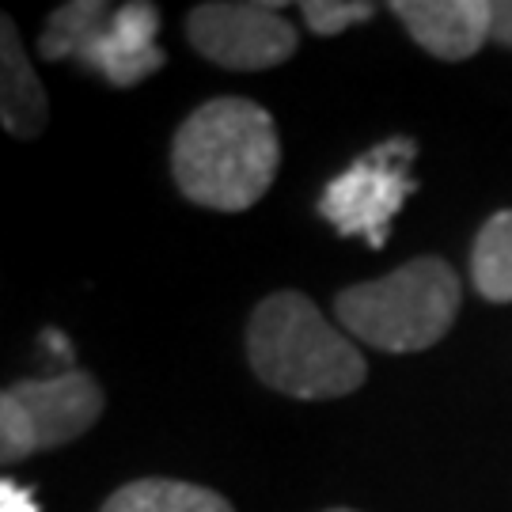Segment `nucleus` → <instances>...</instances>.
<instances>
[{
	"label": "nucleus",
	"instance_id": "1",
	"mask_svg": "<svg viewBox=\"0 0 512 512\" xmlns=\"http://www.w3.org/2000/svg\"><path fill=\"white\" fill-rule=\"evenodd\" d=\"M281 141L270 110L255 99L220 95L209 99L186 118L175 145H171V171L175 183L194 205L243 213L277 179Z\"/></svg>",
	"mask_w": 512,
	"mask_h": 512
},
{
	"label": "nucleus",
	"instance_id": "2",
	"mask_svg": "<svg viewBox=\"0 0 512 512\" xmlns=\"http://www.w3.org/2000/svg\"><path fill=\"white\" fill-rule=\"evenodd\" d=\"M247 361L266 387L289 399H342L365 384L368 365L304 293L266 296L247 327Z\"/></svg>",
	"mask_w": 512,
	"mask_h": 512
},
{
	"label": "nucleus",
	"instance_id": "3",
	"mask_svg": "<svg viewBox=\"0 0 512 512\" xmlns=\"http://www.w3.org/2000/svg\"><path fill=\"white\" fill-rule=\"evenodd\" d=\"M463 300L456 270L444 258L421 255L376 281L349 285L334 296L342 327L365 346L387 353H421L452 330Z\"/></svg>",
	"mask_w": 512,
	"mask_h": 512
},
{
	"label": "nucleus",
	"instance_id": "4",
	"mask_svg": "<svg viewBox=\"0 0 512 512\" xmlns=\"http://www.w3.org/2000/svg\"><path fill=\"white\" fill-rule=\"evenodd\" d=\"M160 12L148 0H133L110 12L103 0H73L50 12L42 27V57H76L84 69L103 76L114 88H133L164 65L156 46Z\"/></svg>",
	"mask_w": 512,
	"mask_h": 512
},
{
	"label": "nucleus",
	"instance_id": "5",
	"mask_svg": "<svg viewBox=\"0 0 512 512\" xmlns=\"http://www.w3.org/2000/svg\"><path fill=\"white\" fill-rule=\"evenodd\" d=\"M103 414V387L92 372H61L50 380H19L0 395V463L50 452L88 433Z\"/></svg>",
	"mask_w": 512,
	"mask_h": 512
},
{
	"label": "nucleus",
	"instance_id": "6",
	"mask_svg": "<svg viewBox=\"0 0 512 512\" xmlns=\"http://www.w3.org/2000/svg\"><path fill=\"white\" fill-rule=\"evenodd\" d=\"M414 152H418L414 141L395 137L365 152L338 179H330L319 198V213L338 228V236H361L368 247H384L391 220L414 194L410 179Z\"/></svg>",
	"mask_w": 512,
	"mask_h": 512
},
{
	"label": "nucleus",
	"instance_id": "7",
	"mask_svg": "<svg viewBox=\"0 0 512 512\" xmlns=\"http://www.w3.org/2000/svg\"><path fill=\"white\" fill-rule=\"evenodd\" d=\"M285 4L266 0H217L198 4L186 19L190 46L220 69L255 73L285 65L296 54V27L281 16Z\"/></svg>",
	"mask_w": 512,
	"mask_h": 512
},
{
	"label": "nucleus",
	"instance_id": "8",
	"mask_svg": "<svg viewBox=\"0 0 512 512\" xmlns=\"http://www.w3.org/2000/svg\"><path fill=\"white\" fill-rule=\"evenodd\" d=\"M391 12L440 61L475 57L494 31V0H395Z\"/></svg>",
	"mask_w": 512,
	"mask_h": 512
},
{
	"label": "nucleus",
	"instance_id": "9",
	"mask_svg": "<svg viewBox=\"0 0 512 512\" xmlns=\"http://www.w3.org/2000/svg\"><path fill=\"white\" fill-rule=\"evenodd\" d=\"M46 118L50 103L31 69V57L23 50L16 19L4 16L0 19V122L12 137L31 141L46 129Z\"/></svg>",
	"mask_w": 512,
	"mask_h": 512
},
{
	"label": "nucleus",
	"instance_id": "10",
	"mask_svg": "<svg viewBox=\"0 0 512 512\" xmlns=\"http://www.w3.org/2000/svg\"><path fill=\"white\" fill-rule=\"evenodd\" d=\"M99 512H236L228 497L179 478H137L107 497Z\"/></svg>",
	"mask_w": 512,
	"mask_h": 512
},
{
	"label": "nucleus",
	"instance_id": "11",
	"mask_svg": "<svg viewBox=\"0 0 512 512\" xmlns=\"http://www.w3.org/2000/svg\"><path fill=\"white\" fill-rule=\"evenodd\" d=\"M471 281L486 300H512V209H501L478 228L471 247Z\"/></svg>",
	"mask_w": 512,
	"mask_h": 512
},
{
	"label": "nucleus",
	"instance_id": "12",
	"mask_svg": "<svg viewBox=\"0 0 512 512\" xmlns=\"http://www.w3.org/2000/svg\"><path fill=\"white\" fill-rule=\"evenodd\" d=\"M300 16L315 35H342L353 23H368L376 16V4H368V0H304Z\"/></svg>",
	"mask_w": 512,
	"mask_h": 512
},
{
	"label": "nucleus",
	"instance_id": "13",
	"mask_svg": "<svg viewBox=\"0 0 512 512\" xmlns=\"http://www.w3.org/2000/svg\"><path fill=\"white\" fill-rule=\"evenodd\" d=\"M0 512H38V505L31 501V490H23L12 478H4V486H0Z\"/></svg>",
	"mask_w": 512,
	"mask_h": 512
},
{
	"label": "nucleus",
	"instance_id": "14",
	"mask_svg": "<svg viewBox=\"0 0 512 512\" xmlns=\"http://www.w3.org/2000/svg\"><path fill=\"white\" fill-rule=\"evenodd\" d=\"M490 42H501L512 50V0H494V31Z\"/></svg>",
	"mask_w": 512,
	"mask_h": 512
},
{
	"label": "nucleus",
	"instance_id": "15",
	"mask_svg": "<svg viewBox=\"0 0 512 512\" xmlns=\"http://www.w3.org/2000/svg\"><path fill=\"white\" fill-rule=\"evenodd\" d=\"M330 512H353V509H330Z\"/></svg>",
	"mask_w": 512,
	"mask_h": 512
}]
</instances>
